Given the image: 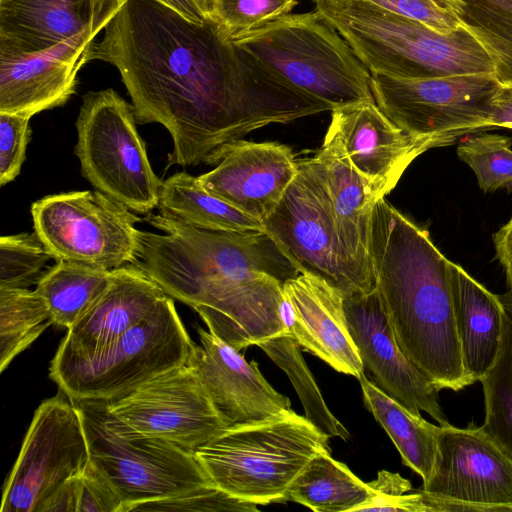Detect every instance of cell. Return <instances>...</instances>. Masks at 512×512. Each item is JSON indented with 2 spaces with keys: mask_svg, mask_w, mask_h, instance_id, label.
<instances>
[{
  "mask_svg": "<svg viewBox=\"0 0 512 512\" xmlns=\"http://www.w3.org/2000/svg\"><path fill=\"white\" fill-rule=\"evenodd\" d=\"M88 49L115 66L138 124L169 132L168 166H196L270 124L330 111L239 48L211 14L192 22L156 0H126Z\"/></svg>",
  "mask_w": 512,
  "mask_h": 512,
  "instance_id": "1",
  "label": "cell"
},
{
  "mask_svg": "<svg viewBox=\"0 0 512 512\" xmlns=\"http://www.w3.org/2000/svg\"><path fill=\"white\" fill-rule=\"evenodd\" d=\"M370 264L389 324L402 352L440 391L471 385L457 336L452 262L385 198L372 210Z\"/></svg>",
  "mask_w": 512,
  "mask_h": 512,
  "instance_id": "2",
  "label": "cell"
},
{
  "mask_svg": "<svg viewBox=\"0 0 512 512\" xmlns=\"http://www.w3.org/2000/svg\"><path fill=\"white\" fill-rule=\"evenodd\" d=\"M144 220L162 233L139 231L133 265L168 296L190 307L221 282L265 273L284 284L300 273L264 230H209L161 213H149Z\"/></svg>",
  "mask_w": 512,
  "mask_h": 512,
  "instance_id": "3",
  "label": "cell"
},
{
  "mask_svg": "<svg viewBox=\"0 0 512 512\" xmlns=\"http://www.w3.org/2000/svg\"><path fill=\"white\" fill-rule=\"evenodd\" d=\"M314 2V11L343 37L371 74L426 79L495 73L488 53L462 25L444 33L365 0Z\"/></svg>",
  "mask_w": 512,
  "mask_h": 512,
  "instance_id": "4",
  "label": "cell"
},
{
  "mask_svg": "<svg viewBox=\"0 0 512 512\" xmlns=\"http://www.w3.org/2000/svg\"><path fill=\"white\" fill-rule=\"evenodd\" d=\"M329 436L289 409L272 418L231 426L194 454L211 482L257 505L284 503L287 491Z\"/></svg>",
  "mask_w": 512,
  "mask_h": 512,
  "instance_id": "5",
  "label": "cell"
},
{
  "mask_svg": "<svg viewBox=\"0 0 512 512\" xmlns=\"http://www.w3.org/2000/svg\"><path fill=\"white\" fill-rule=\"evenodd\" d=\"M233 42L270 74L330 111L375 101L370 71L315 11L287 14Z\"/></svg>",
  "mask_w": 512,
  "mask_h": 512,
  "instance_id": "6",
  "label": "cell"
},
{
  "mask_svg": "<svg viewBox=\"0 0 512 512\" xmlns=\"http://www.w3.org/2000/svg\"><path fill=\"white\" fill-rule=\"evenodd\" d=\"M192 343L167 296L149 317L105 348L57 350L49 376L73 402H110L186 364Z\"/></svg>",
  "mask_w": 512,
  "mask_h": 512,
  "instance_id": "7",
  "label": "cell"
},
{
  "mask_svg": "<svg viewBox=\"0 0 512 512\" xmlns=\"http://www.w3.org/2000/svg\"><path fill=\"white\" fill-rule=\"evenodd\" d=\"M74 403L89 460L115 488L124 512L141 503L177 498L214 485L194 452L135 430L114 415L106 401Z\"/></svg>",
  "mask_w": 512,
  "mask_h": 512,
  "instance_id": "8",
  "label": "cell"
},
{
  "mask_svg": "<svg viewBox=\"0 0 512 512\" xmlns=\"http://www.w3.org/2000/svg\"><path fill=\"white\" fill-rule=\"evenodd\" d=\"M136 122L132 104L115 90L90 91L76 120L74 153L95 190L133 212L149 214L158 207L163 181L152 169Z\"/></svg>",
  "mask_w": 512,
  "mask_h": 512,
  "instance_id": "9",
  "label": "cell"
},
{
  "mask_svg": "<svg viewBox=\"0 0 512 512\" xmlns=\"http://www.w3.org/2000/svg\"><path fill=\"white\" fill-rule=\"evenodd\" d=\"M500 85L495 73L426 79L371 74L372 93L380 110L431 148L491 128L492 100Z\"/></svg>",
  "mask_w": 512,
  "mask_h": 512,
  "instance_id": "10",
  "label": "cell"
},
{
  "mask_svg": "<svg viewBox=\"0 0 512 512\" xmlns=\"http://www.w3.org/2000/svg\"><path fill=\"white\" fill-rule=\"evenodd\" d=\"M30 211L34 232L56 261L113 270L137 260L141 219L97 190L46 195Z\"/></svg>",
  "mask_w": 512,
  "mask_h": 512,
  "instance_id": "11",
  "label": "cell"
},
{
  "mask_svg": "<svg viewBox=\"0 0 512 512\" xmlns=\"http://www.w3.org/2000/svg\"><path fill=\"white\" fill-rule=\"evenodd\" d=\"M437 457L418 491L425 512H512V459L480 427L437 426Z\"/></svg>",
  "mask_w": 512,
  "mask_h": 512,
  "instance_id": "12",
  "label": "cell"
},
{
  "mask_svg": "<svg viewBox=\"0 0 512 512\" xmlns=\"http://www.w3.org/2000/svg\"><path fill=\"white\" fill-rule=\"evenodd\" d=\"M89 462L76 404L61 390L36 409L7 477L1 512H38L40 505Z\"/></svg>",
  "mask_w": 512,
  "mask_h": 512,
  "instance_id": "13",
  "label": "cell"
},
{
  "mask_svg": "<svg viewBox=\"0 0 512 512\" xmlns=\"http://www.w3.org/2000/svg\"><path fill=\"white\" fill-rule=\"evenodd\" d=\"M300 273L318 276L342 291L356 293L341 257L323 183L312 158L298 160L295 178L262 221Z\"/></svg>",
  "mask_w": 512,
  "mask_h": 512,
  "instance_id": "14",
  "label": "cell"
},
{
  "mask_svg": "<svg viewBox=\"0 0 512 512\" xmlns=\"http://www.w3.org/2000/svg\"><path fill=\"white\" fill-rule=\"evenodd\" d=\"M107 403L135 430L192 452L230 427L187 363Z\"/></svg>",
  "mask_w": 512,
  "mask_h": 512,
  "instance_id": "15",
  "label": "cell"
},
{
  "mask_svg": "<svg viewBox=\"0 0 512 512\" xmlns=\"http://www.w3.org/2000/svg\"><path fill=\"white\" fill-rule=\"evenodd\" d=\"M344 311L364 373L372 376L371 381L414 415L424 411L441 426L449 425L439 390L397 344L376 288L344 296Z\"/></svg>",
  "mask_w": 512,
  "mask_h": 512,
  "instance_id": "16",
  "label": "cell"
},
{
  "mask_svg": "<svg viewBox=\"0 0 512 512\" xmlns=\"http://www.w3.org/2000/svg\"><path fill=\"white\" fill-rule=\"evenodd\" d=\"M331 112L325 138L340 148L376 201L389 194L408 166L431 149L393 123L375 101H361Z\"/></svg>",
  "mask_w": 512,
  "mask_h": 512,
  "instance_id": "17",
  "label": "cell"
},
{
  "mask_svg": "<svg viewBox=\"0 0 512 512\" xmlns=\"http://www.w3.org/2000/svg\"><path fill=\"white\" fill-rule=\"evenodd\" d=\"M205 164L215 168L198 176L202 186L261 221L277 206L298 170L292 149L275 141L227 142Z\"/></svg>",
  "mask_w": 512,
  "mask_h": 512,
  "instance_id": "18",
  "label": "cell"
},
{
  "mask_svg": "<svg viewBox=\"0 0 512 512\" xmlns=\"http://www.w3.org/2000/svg\"><path fill=\"white\" fill-rule=\"evenodd\" d=\"M126 0H0V54L30 56L95 39Z\"/></svg>",
  "mask_w": 512,
  "mask_h": 512,
  "instance_id": "19",
  "label": "cell"
},
{
  "mask_svg": "<svg viewBox=\"0 0 512 512\" xmlns=\"http://www.w3.org/2000/svg\"><path fill=\"white\" fill-rule=\"evenodd\" d=\"M200 345L192 343L187 364L193 369L217 411L231 426L272 418L291 409V402L263 377L255 361L197 326Z\"/></svg>",
  "mask_w": 512,
  "mask_h": 512,
  "instance_id": "20",
  "label": "cell"
},
{
  "mask_svg": "<svg viewBox=\"0 0 512 512\" xmlns=\"http://www.w3.org/2000/svg\"><path fill=\"white\" fill-rule=\"evenodd\" d=\"M283 291L286 324L299 345L338 372L357 379L364 374L348 328L342 291L309 273L287 280Z\"/></svg>",
  "mask_w": 512,
  "mask_h": 512,
  "instance_id": "21",
  "label": "cell"
},
{
  "mask_svg": "<svg viewBox=\"0 0 512 512\" xmlns=\"http://www.w3.org/2000/svg\"><path fill=\"white\" fill-rule=\"evenodd\" d=\"M336 231L343 266L356 293L375 290L369 241L372 210L377 202L347 157L324 138L313 156Z\"/></svg>",
  "mask_w": 512,
  "mask_h": 512,
  "instance_id": "22",
  "label": "cell"
},
{
  "mask_svg": "<svg viewBox=\"0 0 512 512\" xmlns=\"http://www.w3.org/2000/svg\"><path fill=\"white\" fill-rule=\"evenodd\" d=\"M94 40H79L38 55L0 54V113L31 118L64 105L75 93L77 73L88 63Z\"/></svg>",
  "mask_w": 512,
  "mask_h": 512,
  "instance_id": "23",
  "label": "cell"
},
{
  "mask_svg": "<svg viewBox=\"0 0 512 512\" xmlns=\"http://www.w3.org/2000/svg\"><path fill=\"white\" fill-rule=\"evenodd\" d=\"M168 295L141 269H113L109 286L68 329L57 350L93 352L107 347L149 317Z\"/></svg>",
  "mask_w": 512,
  "mask_h": 512,
  "instance_id": "24",
  "label": "cell"
},
{
  "mask_svg": "<svg viewBox=\"0 0 512 512\" xmlns=\"http://www.w3.org/2000/svg\"><path fill=\"white\" fill-rule=\"evenodd\" d=\"M454 316L462 364L471 385L480 381L498 354L505 309L491 293L452 262Z\"/></svg>",
  "mask_w": 512,
  "mask_h": 512,
  "instance_id": "25",
  "label": "cell"
},
{
  "mask_svg": "<svg viewBox=\"0 0 512 512\" xmlns=\"http://www.w3.org/2000/svg\"><path fill=\"white\" fill-rule=\"evenodd\" d=\"M358 380L365 406L391 438L403 464L426 483L437 457V426L411 413L377 387L365 373Z\"/></svg>",
  "mask_w": 512,
  "mask_h": 512,
  "instance_id": "26",
  "label": "cell"
},
{
  "mask_svg": "<svg viewBox=\"0 0 512 512\" xmlns=\"http://www.w3.org/2000/svg\"><path fill=\"white\" fill-rule=\"evenodd\" d=\"M161 214L190 225L223 231H263V222L208 192L186 172L163 181L157 207Z\"/></svg>",
  "mask_w": 512,
  "mask_h": 512,
  "instance_id": "27",
  "label": "cell"
},
{
  "mask_svg": "<svg viewBox=\"0 0 512 512\" xmlns=\"http://www.w3.org/2000/svg\"><path fill=\"white\" fill-rule=\"evenodd\" d=\"M371 496L368 483L330 452L315 455L290 485L286 501L316 512H356Z\"/></svg>",
  "mask_w": 512,
  "mask_h": 512,
  "instance_id": "28",
  "label": "cell"
},
{
  "mask_svg": "<svg viewBox=\"0 0 512 512\" xmlns=\"http://www.w3.org/2000/svg\"><path fill=\"white\" fill-rule=\"evenodd\" d=\"M113 270L59 260L44 271L36 291L45 300L53 322L71 328L109 286Z\"/></svg>",
  "mask_w": 512,
  "mask_h": 512,
  "instance_id": "29",
  "label": "cell"
},
{
  "mask_svg": "<svg viewBox=\"0 0 512 512\" xmlns=\"http://www.w3.org/2000/svg\"><path fill=\"white\" fill-rule=\"evenodd\" d=\"M460 24L492 59L501 84L512 83V0H452Z\"/></svg>",
  "mask_w": 512,
  "mask_h": 512,
  "instance_id": "30",
  "label": "cell"
},
{
  "mask_svg": "<svg viewBox=\"0 0 512 512\" xmlns=\"http://www.w3.org/2000/svg\"><path fill=\"white\" fill-rule=\"evenodd\" d=\"M52 324L49 308L36 290L0 288V371Z\"/></svg>",
  "mask_w": 512,
  "mask_h": 512,
  "instance_id": "31",
  "label": "cell"
},
{
  "mask_svg": "<svg viewBox=\"0 0 512 512\" xmlns=\"http://www.w3.org/2000/svg\"><path fill=\"white\" fill-rule=\"evenodd\" d=\"M260 347L291 380L305 411V417L329 437L348 440L350 434L332 414L290 331L266 339Z\"/></svg>",
  "mask_w": 512,
  "mask_h": 512,
  "instance_id": "32",
  "label": "cell"
},
{
  "mask_svg": "<svg viewBox=\"0 0 512 512\" xmlns=\"http://www.w3.org/2000/svg\"><path fill=\"white\" fill-rule=\"evenodd\" d=\"M480 382L485 404L480 428L512 459V319L506 311L498 354Z\"/></svg>",
  "mask_w": 512,
  "mask_h": 512,
  "instance_id": "33",
  "label": "cell"
},
{
  "mask_svg": "<svg viewBox=\"0 0 512 512\" xmlns=\"http://www.w3.org/2000/svg\"><path fill=\"white\" fill-rule=\"evenodd\" d=\"M512 139L499 134H469L457 146V155L474 172L479 188L493 192L512 187Z\"/></svg>",
  "mask_w": 512,
  "mask_h": 512,
  "instance_id": "34",
  "label": "cell"
},
{
  "mask_svg": "<svg viewBox=\"0 0 512 512\" xmlns=\"http://www.w3.org/2000/svg\"><path fill=\"white\" fill-rule=\"evenodd\" d=\"M52 258L34 232L0 238V288H28L37 284Z\"/></svg>",
  "mask_w": 512,
  "mask_h": 512,
  "instance_id": "35",
  "label": "cell"
},
{
  "mask_svg": "<svg viewBox=\"0 0 512 512\" xmlns=\"http://www.w3.org/2000/svg\"><path fill=\"white\" fill-rule=\"evenodd\" d=\"M298 0H212L211 16L234 38L290 14Z\"/></svg>",
  "mask_w": 512,
  "mask_h": 512,
  "instance_id": "36",
  "label": "cell"
},
{
  "mask_svg": "<svg viewBox=\"0 0 512 512\" xmlns=\"http://www.w3.org/2000/svg\"><path fill=\"white\" fill-rule=\"evenodd\" d=\"M368 485L371 496L357 511L425 512L420 492L408 493L412 485L399 473L381 470Z\"/></svg>",
  "mask_w": 512,
  "mask_h": 512,
  "instance_id": "37",
  "label": "cell"
},
{
  "mask_svg": "<svg viewBox=\"0 0 512 512\" xmlns=\"http://www.w3.org/2000/svg\"><path fill=\"white\" fill-rule=\"evenodd\" d=\"M131 511H259L257 504L232 497L215 485L164 500L141 503Z\"/></svg>",
  "mask_w": 512,
  "mask_h": 512,
  "instance_id": "38",
  "label": "cell"
},
{
  "mask_svg": "<svg viewBox=\"0 0 512 512\" xmlns=\"http://www.w3.org/2000/svg\"><path fill=\"white\" fill-rule=\"evenodd\" d=\"M30 117L0 113V185L13 181L25 161Z\"/></svg>",
  "mask_w": 512,
  "mask_h": 512,
  "instance_id": "39",
  "label": "cell"
},
{
  "mask_svg": "<svg viewBox=\"0 0 512 512\" xmlns=\"http://www.w3.org/2000/svg\"><path fill=\"white\" fill-rule=\"evenodd\" d=\"M365 1L392 13L421 22L439 32H450L461 25L452 0Z\"/></svg>",
  "mask_w": 512,
  "mask_h": 512,
  "instance_id": "40",
  "label": "cell"
},
{
  "mask_svg": "<svg viewBox=\"0 0 512 512\" xmlns=\"http://www.w3.org/2000/svg\"><path fill=\"white\" fill-rule=\"evenodd\" d=\"M77 512H124L117 491L90 460L78 475Z\"/></svg>",
  "mask_w": 512,
  "mask_h": 512,
  "instance_id": "41",
  "label": "cell"
},
{
  "mask_svg": "<svg viewBox=\"0 0 512 512\" xmlns=\"http://www.w3.org/2000/svg\"><path fill=\"white\" fill-rule=\"evenodd\" d=\"M78 475L57 487L40 505L38 512H77Z\"/></svg>",
  "mask_w": 512,
  "mask_h": 512,
  "instance_id": "42",
  "label": "cell"
},
{
  "mask_svg": "<svg viewBox=\"0 0 512 512\" xmlns=\"http://www.w3.org/2000/svg\"><path fill=\"white\" fill-rule=\"evenodd\" d=\"M496 257L505 273L509 288L512 287V218L493 234Z\"/></svg>",
  "mask_w": 512,
  "mask_h": 512,
  "instance_id": "43",
  "label": "cell"
},
{
  "mask_svg": "<svg viewBox=\"0 0 512 512\" xmlns=\"http://www.w3.org/2000/svg\"><path fill=\"white\" fill-rule=\"evenodd\" d=\"M490 126L512 128V83L501 84L491 108Z\"/></svg>",
  "mask_w": 512,
  "mask_h": 512,
  "instance_id": "44",
  "label": "cell"
},
{
  "mask_svg": "<svg viewBox=\"0 0 512 512\" xmlns=\"http://www.w3.org/2000/svg\"><path fill=\"white\" fill-rule=\"evenodd\" d=\"M177 11L186 19L201 23L210 14L212 2L210 0H156Z\"/></svg>",
  "mask_w": 512,
  "mask_h": 512,
  "instance_id": "45",
  "label": "cell"
},
{
  "mask_svg": "<svg viewBox=\"0 0 512 512\" xmlns=\"http://www.w3.org/2000/svg\"><path fill=\"white\" fill-rule=\"evenodd\" d=\"M498 296L505 311L512 319V287L506 293Z\"/></svg>",
  "mask_w": 512,
  "mask_h": 512,
  "instance_id": "46",
  "label": "cell"
},
{
  "mask_svg": "<svg viewBox=\"0 0 512 512\" xmlns=\"http://www.w3.org/2000/svg\"><path fill=\"white\" fill-rule=\"evenodd\" d=\"M212 2V0H210Z\"/></svg>",
  "mask_w": 512,
  "mask_h": 512,
  "instance_id": "47",
  "label": "cell"
},
{
  "mask_svg": "<svg viewBox=\"0 0 512 512\" xmlns=\"http://www.w3.org/2000/svg\"><path fill=\"white\" fill-rule=\"evenodd\" d=\"M313 1H315V0H313Z\"/></svg>",
  "mask_w": 512,
  "mask_h": 512,
  "instance_id": "48",
  "label": "cell"
}]
</instances>
